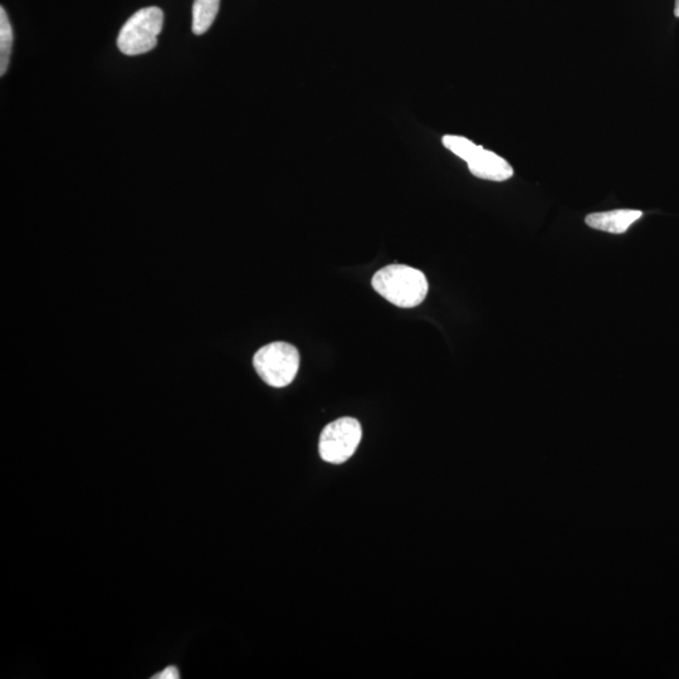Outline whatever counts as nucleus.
<instances>
[{
    "label": "nucleus",
    "mask_w": 679,
    "mask_h": 679,
    "mask_svg": "<svg viewBox=\"0 0 679 679\" xmlns=\"http://www.w3.org/2000/svg\"><path fill=\"white\" fill-rule=\"evenodd\" d=\"M253 365L257 374L270 387L285 388L299 373L300 353L295 346L278 341L258 350Z\"/></svg>",
    "instance_id": "f03ea898"
},
{
    "label": "nucleus",
    "mask_w": 679,
    "mask_h": 679,
    "mask_svg": "<svg viewBox=\"0 0 679 679\" xmlns=\"http://www.w3.org/2000/svg\"><path fill=\"white\" fill-rule=\"evenodd\" d=\"M154 679H178L180 678L179 676V671L175 667H168L164 669L163 672H160L156 674V676L153 677Z\"/></svg>",
    "instance_id": "9d476101"
},
{
    "label": "nucleus",
    "mask_w": 679,
    "mask_h": 679,
    "mask_svg": "<svg viewBox=\"0 0 679 679\" xmlns=\"http://www.w3.org/2000/svg\"><path fill=\"white\" fill-rule=\"evenodd\" d=\"M221 0H194L193 33L202 36L209 31L219 12Z\"/></svg>",
    "instance_id": "0eeeda50"
},
{
    "label": "nucleus",
    "mask_w": 679,
    "mask_h": 679,
    "mask_svg": "<svg viewBox=\"0 0 679 679\" xmlns=\"http://www.w3.org/2000/svg\"><path fill=\"white\" fill-rule=\"evenodd\" d=\"M374 290L390 304L400 309L417 307L428 295L426 275L417 268L404 265H390L375 273L371 281Z\"/></svg>",
    "instance_id": "f257e3e1"
},
{
    "label": "nucleus",
    "mask_w": 679,
    "mask_h": 679,
    "mask_svg": "<svg viewBox=\"0 0 679 679\" xmlns=\"http://www.w3.org/2000/svg\"><path fill=\"white\" fill-rule=\"evenodd\" d=\"M164 26V12L158 7L140 9L121 28L117 47L126 56H139L154 50Z\"/></svg>",
    "instance_id": "7ed1b4c3"
},
{
    "label": "nucleus",
    "mask_w": 679,
    "mask_h": 679,
    "mask_svg": "<svg viewBox=\"0 0 679 679\" xmlns=\"http://www.w3.org/2000/svg\"><path fill=\"white\" fill-rule=\"evenodd\" d=\"M363 437L359 420L344 417L327 424L321 433L320 456L327 463L341 464L354 456Z\"/></svg>",
    "instance_id": "20e7f679"
},
{
    "label": "nucleus",
    "mask_w": 679,
    "mask_h": 679,
    "mask_svg": "<svg viewBox=\"0 0 679 679\" xmlns=\"http://www.w3.org/2000/svg\"><path fill=\"white\" fill-rule=\"evenodd\" d=\"M442 141L449 151H452L453 154L459 156L466 163L480 148V145H476L473 141L463 138V136L446 135Z\"/></svg>",
    "instance_id": "1a4fd4ad"
},
{
    "label": "nucleus",
    "mask_w": 679,
    "mask_h": 679,
    "mask_svg": "<svg viewBox=\"0 0 679 679\" xmlns=\"http://www.w3.org/2000/svg\"><path fill=\"white\" fill-rule=\"evenodd\" d=\"M467 164L468 169L476 178L491 180V182H505L514 177V169L505 159L481 145Z\"/></svg>",
    "instance_id": "39448f33"
},
{
    "label": "nucleus",
    "mask_w": 679,
    "mask_h": 679,
    "mask_svg": "<svg viewBox=\"0 0 679 679\" xmlns=\"http://www.w3.org/2000/svg\"><path fill=\"white\" fill-rule=\"evenodd\" d=\"M14 34L6 9L0 8V75H6L11 62Z\"/></svg>",
    "instance_id": "6e6552de"
},
{
    "label": "nucleus",
    "mask_w": 679,
    "mask_h": 679,
    "mask_svg": "<svg viewBox=\"0 0 679 679\" xmlns=\"http://www.w3.org/2000/svg\"><path fill=\"white\" fill-rule=\"evenodd\" d=\"M674 16L679 18V0L674 3Z\"/></svg>",
    "instance_id": "9b49d317"
},
{
    "label": "nucleus",
    "mask_w": 679,
    "mask_h": 679,
    "mask_svg": "<svg viewBox=\"0 0 679 679\" xmlns=\"http://www.w3.org/2000/svg\"><path fill=\"white\" fill-rule=\"evenodd\" d=\"M643 213L641 210L634 209H618L612 212L593 213L585 218V223L590 228L597 229V231L623 234L628 231L633 223L641 219Z\"/></svg>",
    "instance_id": "423d86ee"
}]
</instances>
